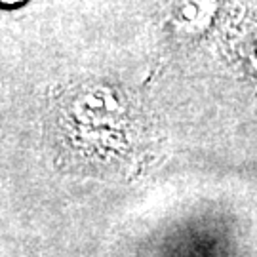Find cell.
Returning <instances> with one entry per match:
<instances>
[{"label":"cell","mask_w":257,"mask_h":257,"mask_svg":"<svg viewBox=\"0 0 257 257\" xmlns=\"http://www.w3.org/2000/svg\"><path fill=\"white\" fill-rule=\"evenodd\" d=\"M4 2H6V0H4ZM8 2H10V4H12V2H14V0H8Z\"/></svg>","instance_id":"6da1fadb"}]
</instances>
